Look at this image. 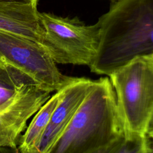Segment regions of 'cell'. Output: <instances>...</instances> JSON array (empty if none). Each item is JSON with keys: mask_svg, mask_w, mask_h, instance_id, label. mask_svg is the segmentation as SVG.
Wrapping results in <instances>:
<instances>
[{"mask_svg": "<svg viewBox=\"0 0 153 153\" xmlns=\"http://www.w3.org/2000/svg\"><path fill=\"white\" fill-rule=\"evenodd\" d=\"M44 29L42 44L56 64L90 66L100 44V27L97 22L87 25L77 17H63L39 12Z\"/></svg>", "mask_w": 153, "mask_h": 153, "instance_id": "obj_4", "label": "cell"}, {"mask_svg": "<svg viewBox=\"0 0 153 153\" xmlns=\"http://www.w3.org/2000/svg\"><path fill=\"white\" fill-rule=\"evenodd\" d=\"M112 82L96 80L68 126L56 143L54 153H115L128 134Z\"/></svg>", "mask_w": 153, "mask_h": 153, "instance_id": "obj_2", "label": "cell"}, {"mask_svg": "<svg viewBox=\"0 0 153 153\" xmlns=\"http://www.w3.org/2000/svg\"><path fill=\"white\" fill-rule=\"evenodd\" d=\"M97 23L100 39L91 72L109 76L136 57L153 56V0H116Z\"/></svg>", "mask_w": 153, "mask_h": 153, "instance_id": "obj_1", "label": "cell"}, {"mask_svg": "<svg viewBox=\"0 0 153 153\" xmlns=\"http://www.w3.org/2000/svg\"><path fill=\"white\" fill-rule=\"evenodd\" d=\"M115 153H148V136L128 131Z\"/></svg>", "mask_w": 153, "mask_h": 153, "instance_id": "obj_11", "label": "cell"}, {"mask_svg": "<svg viewBox=\"0 0 153 153\" xmlns=\"http://www.w3.org/2000/svg\"><path fill=\"white\" fill-rule=\"evenodd\" d=\"M0 61L22 73L41 88L57 91L75 77L62 74L47 48L30 39L0 30Z\"/></svg>", "mask_w": 153, "mask_h": 153, "instance_id": "obj_5", "label": "cell"}, {"mask_svg": "<svg viewBox=\"0 0 153 153\" xmlns=\"http://www.w3.org/2000/svg\"><path fill=\"white\" fill-rule=\"evenodd\" d=\"M96 80L77 78L63 87L62 96L56 107L41 140L38 153H51L79 107L94 85Z\"/></svg>", "mask_w": 153, "mask_h": 153, "instance_id": "obj_7", "label": "cell"}, {"mask_svg": "<svg viewBox=\"0 0 153 153\" xmlns=\"http://www.w3.org/2000/svg\"><path fill=\"white\" fill-rule=\"evenodd\" d=\"M63 94V87L56 91L34 114L24 134L21 136L17 151L38 153V148L51 115Z\"/></svg>", "mask_w": 153, "mask_h": 153, "instance_id": "obj_9", "label": "cell"}, {"mask_svg": "<svg viewBox=\"0 0 153 153\" xmlns=\"http://www.w3.org/2000/svg\"><path fill=\"white\" fill-rule=\"evenodd\" d=\"M36 3H0V30L42 43L44 29Z\"/></svg>", "mask_w": 153, "mask_h": 153, "instance_id": "obj_8", "label": "cell"}, {"mask_svg": "<svg viewBox=\"0 0 153 153\" xmlns=\"http://www.w3.org/2000/svg\"><path fill=\"white\" fill-rule=\"evenodd\" d=\"M146 134L149 136H153V115L148 123L146 129Z\"/></svg>", "mask_w": 153, "mask_h": 153, "instance_id": "obj_13", "label": "cell"}, {"mask_svg": "<svg viewBox=\"0 0 153 153\" xmlns=\"http://www.w3.org/2000/svg\"><path fill=\"white\" fill-rule=\"evenodd\" d=\"M128 131L146 134L153 115V56H141L109 75Z\"/></svg>", "mask_w": 153, "mask_h": 153, "instance_id": "obj_3", "label": "cell"}, {"mask_svg": "<svg viewBox=\"0 0 153 153\" xmlns=\"http://www.w3.org/2000/svg\"><path fill=\"white\" fill-rule=\"evenodd\" d=\"M50 93L35 84H28L0 107V149L17 148L28 120L50 97Z\"/></svg>", "mask_w": 153, "mask_h": 153, "instance_id": "obj_6", "label": "cell"}, {"mask_svg": "<svg viewBox=\"0 0 153 153\" xmlns=\"http://www.w3.org/2000/svg\"><path fill=\"white\" fill-rule=\"evenodd\" d=\"M28 84H35L22 73L0 61V107Z\"/></svg>", "mask_w": 153, "mask_h": 153, "instance_id": "obj_10", "label": "cell"}, {"mask_svg": "<svg viewBox=\"0 0 153 153\" xmlns=\"http://www.w3.org/2000/svg\"><path fill=\"white\" fill-rule=\"evenodd\" d=\"M148 153H153V136L148 135Z\"/></svg>", "mask_w": 153, "mask_h": 153, "instance_id": "obj_14", "label": "cell"}, {"mask_svg": "<svg viewBox=\"0 0 153 153\" xmlns=\"http://www.w3.org/2000/svg\"><path fill=\"white\" fill-rule=\"evenodd\" d=\"M39 0H0V3H36Z\"/></svg>", "mask_w": 153, "mask_h": 153, "instance_id": "obj_12", "label": "cell"}]
</instances>
